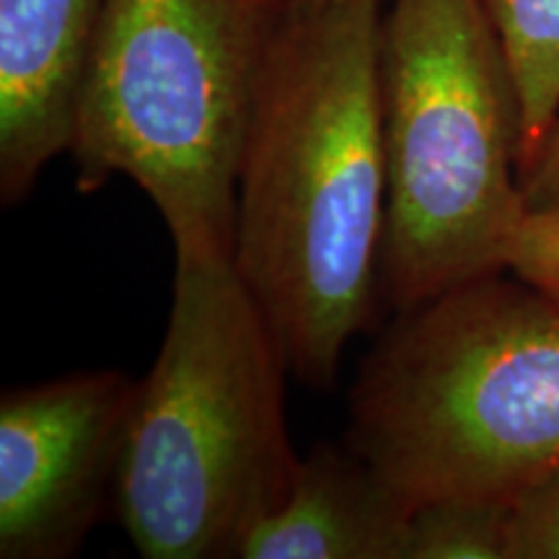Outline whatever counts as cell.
<instances>
[{"label":"cell","instance_id":"8","mask_svg":"<svg viewBox=\"0 0 559 559\" xmlns=\"http://www.w3.org/2000/svg\"><path fill=\"white\" fill-rule=\"evenodd\" d=\"M415 506L347 443L300 459L283 506L249 528L239 559H407Z\"/></svg>","mask_w":559,"mask_h":559},{"label":"cell","instance_id":"3","mask_svg":"<svg viewBox=\"0 0 559 559\" xmlns=\"http://www.w3.org/2000/svg\"><path fill=\"white\" fill-rule=\"evenodd\" d=\"M347 404L345 443L412 506L513 500L559 466V304L500 272L396 311Z\"/></svg>","mask_w":559,"mask_h":559},{"label":"cell","instance_id":"10","mask_svg":"<svg viewBox=\"0 0 559 559\" xmlns=\"http://www.w3.org/2000/svg\"><path fill=\"white\" fill-rule=\"evenodd\" d=\"M510 506L498 498H438L412 510L407 559H508Z\"/></svg>","mask_w":559,"mask_h":559},{"label":"cell","instance_id":"13","mask_svg":"<svg viewBox=\"0 0 559 559\" xmlns=\"http://www.w3.org/2000/svg\"><path fill=\"white\" fill-rule=\"evenodd\" d=\"M521 192L526 213H559V115L521 174Z\"/></svg>","mask_w":559,"mask_h":559},{"label":"cell","instance_id":"4","mask_svg":"<svg viewBox=\"0 0 559 559\" xmlns=\"http://www.w3.org/2000/svg\"><path fill=\"white\" fill-rule=\"evenodd\" d=\"M296 0H102L68 156L81 192L135 181L174 257H230L236 179Z\"/></svg>","mask_w":559,"mask_h":559},{"label":"cell","instance_id":"6","mask_svg":"<svg viewBox=\"0 0 559 559\" xmlns=\"http://www.w3.org/2000/svg\"><path fill=\"white\" fill-rule=\"evenodd\" d=\"M138 381L81 370L0 396V557L68 559L115 513Z\"/></svg>","mask_w":559,"mask_h":559},{"label":"cell","instance_id":"11","mask_svg":"<svg viewBox=\"0 0 559 559\" xmlns=\"http://www.w3.org/2000/svg\"><path fill=\"white\" fill-rule=\"evenodd\" d=\"M508 559H559V466L513 498Z\"/></svg>","mask_w":559,"mask_h":559},{"label":"cell","instance_id":"7","mask_svg":"<svg viewBox=\"0 0 559 559\" xmlns=\"http://www.w3.org/2000/svg\"><path fill=\"white\" fill-rule=\"evenodd\" d=\"M102 0H0V200L70 151Z\"/></svg>","mask_w":559,"mask_h":559},{"label":"cell","instance_id":"5","mask_svg":"<svg viewBox=\"0 0 559 559\" xmlns=\"http://www.w3.org/2000/svg\"><path fill=\"white\" fill-rule=\"evenodd\" d=\"M381 304L409 311L508 272L526 205L523 111L481 0L383 5Z\"/></svg>","mask_w":559,"mask_h":559},{"label":"cell","instance_id":"12","mask_svg":"<svg viewBox=\"0 0 559 559\" xmlns=\"http://www.w3.org/2000/svg\"><path fill=\"white\" fill-rule=\"evenodd\" d=\"M508 272L559 304V213H526L508 254Z\"/></svg>","mask_w":559,"mask_h":559},{"label":"cell","instance_id":"9","mask_svg":"<svg viewBox=\"0 0 559 559\" xmlns=\"http://www.w3.org/2000/svg\"><path fill=\"white\" fill-rule=\"evenodd\" d=\"M508 55L523 111L521 174L559 115V0H481Z\"/></svg>","mask_w":559,"mask_h":559},{"label":"cell","instance_id":"1","mask_svg":"<svg viewBox=\"0 0 559 559\" xmlns=\"http://www.w3.org/2000/svg\"><path fill=\"white\" fill-rule=\"evenodd\" d=\"M381 19L383 0H296L236 179L230 262L293 379L317 391L381 304Z\"/></svg>","mask_w":559,"mask_h":559},{"label":"cell","instance_id":"2","mask_svg":"<svg viewBox=\"0 0 559 559\" xmlns=\"http://www.w3.org/2000/svg\"><path fill=\"white\" fill-rule=\"evenodd\" d=\"M290 376L230 257H177L156 362L138 381L115 515L145 559H226L283 506L300 456Z\"/></svg>","mask_w":559,"mask_h":559}]
</instances>
